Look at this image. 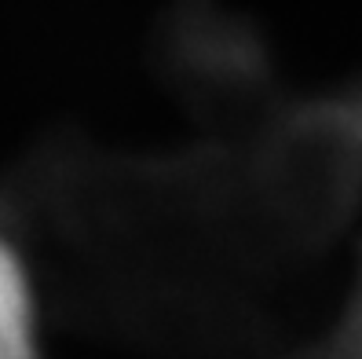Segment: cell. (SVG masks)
Returning a JSON list of instances; mask_svg holds the SVG:
<instances>
[{
	"label": "cell",
	"mask_w": 362,
	"mask_h": 359,
	"mask_svg": "<svg viewBox=\"0 0 362 359\" xmlns=\"http://www.w3.org/2000/svg\"><path fill=\"white\" fill-rule=\"evenodd\" d=\"M234 89L180 151L114 158L55 143L0 191L48 239L66 308L139 341L245 345L289 271L362 205V81L293 96L242 33H220Z\"/></svg>",
	"instance_id": "obj_1"
},
{
	"label": "cell",
	"mask_w": 362,
	"mask_h": 359,
	"mask_svg": "<svg viewBox=\"0 0 362 359\" xmlns=\"http://www.w3.org/2000/svg\"><path fill=\"white\" fill-rule=\"evenodd\" d=\"M0 359H40V308L30 268L0 235Z\"/></svg>",
	"instance_id": "obj_2"
},
{
	"label": "cell",
	"mask_w": 362,
	"mask_h": 359,
	"mask_svg": "<svg viewBox=\"0 0 362 359\" xmlns=\"http://www.w3.org/2000/svg\"><path fill=\"white\" fill-rule=\"evenodd\" d=\"M286 359H362V257L337 319Z\"/></svg>",
	"instance_id": "obj_3"
}]
</instances>
